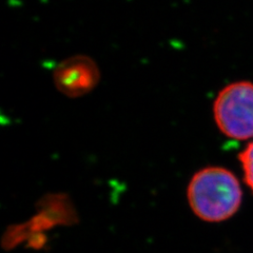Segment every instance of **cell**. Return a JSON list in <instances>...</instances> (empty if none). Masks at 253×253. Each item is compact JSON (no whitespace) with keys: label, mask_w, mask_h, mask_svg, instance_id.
<instances>
[{"label":"cell","mask_w":253,"mask_h":253,"mask_svg":"<svg viewBox=\"0 0 253 253\" xmlns=\"http://www.w3.org/2000/svg\"><path fill=\"white\" fill-rule=\"evenodd\" d=\"M239 179L223 167H207L197 171L187 189V200L194 214L209 223L232 217L242 204Z\"/></svg>","instance_id":"cell-1"},{"label":"cell","mask_w":253,"mask_h":253,"mask_svg":"<svg viewBox=\"0 0 253 253\" xmlns=\"http://www.w3.org/2000/svg\"><path fill=\"white\" fill-rule=\"evenodd\" d=\"M212 113L225 136L236 140L253 138V82L236 81L223 86L213 101Z\"/></svg>","instance_id":"cell-2"},{"label":"cell","mask_w":253,"mask_h":253,"mask_svg":"<svg viewBox=\"0 0 253 253\" xmlns=\"http://www.w3.org/2000/svg\"><path fill=\"white\" fill-rule=\"evenodd\" d=\"M99 71L95 62L88 57L76 56L62 61L54 73L57 89L77 97L90 92L97 84Z\"/></svg>","instance_id":"cell-3"},{"label":"cell","mask_w":253,"mask_h":253,"mask_svg":"<svg viewBox=\"0 0 253 253\" xmlns=\"http://www.w3.org/2000/svg\"><path fill=\"white\" fill-rule=\"evenodd\" d=\"M239 160L244 172V180L253 192V140L240 153Z\"/></svg>","instance_id":"cell-4"}]
</instances>
